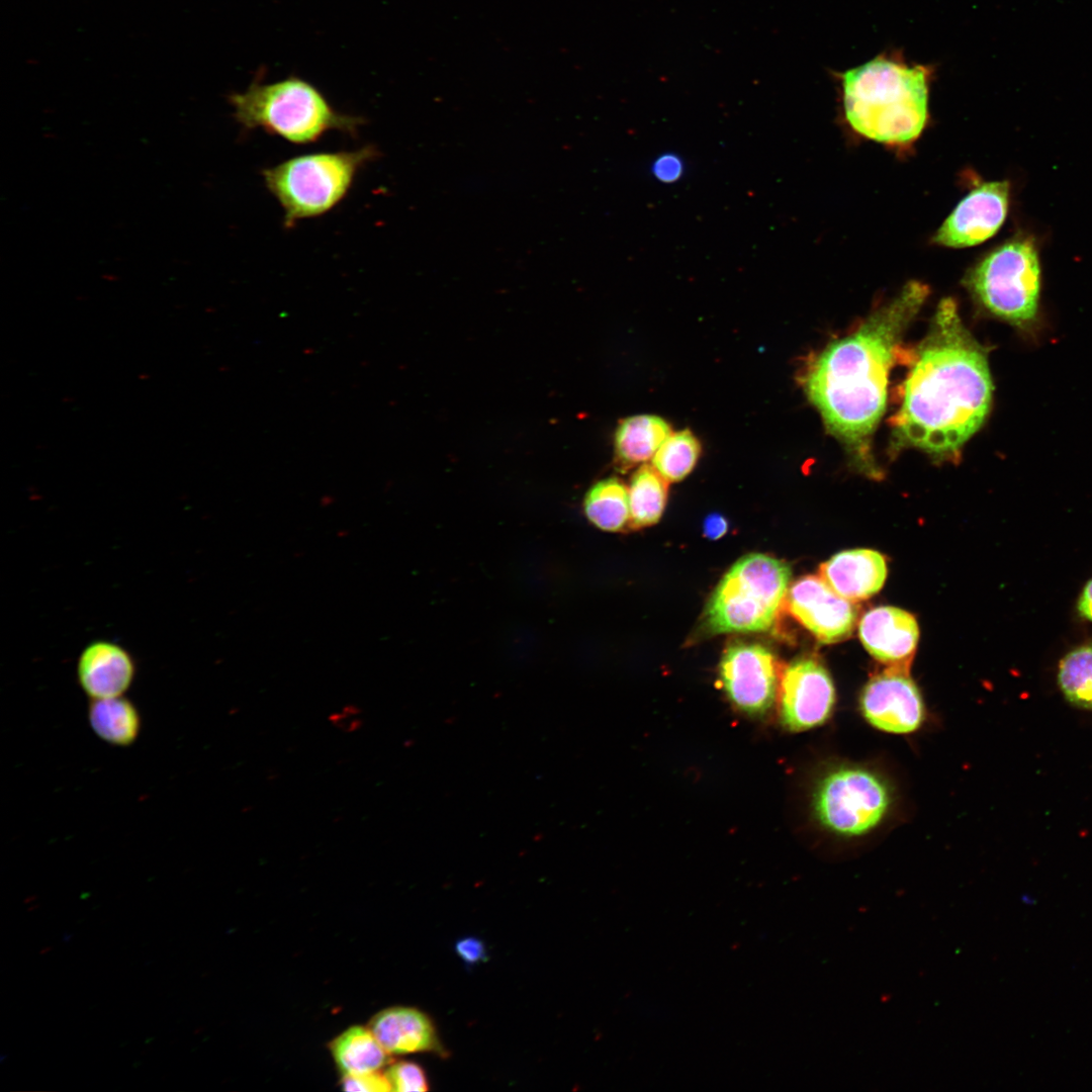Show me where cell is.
Listing matches in <instances>:
<instances>
[{
    "label": "cell",
    "mask_w": 1092,
    "mask_h": 1092,
    "mask_svg": "<svg viewBox=\"0 0 1092 1092\" xmlns=\"http://www.w3.org/2000/svg\"><path fill=\"white\" fill-rule=\"evenodd\" d=\"M368 1027L389 1055L444 1054L433 1022L416 1008L395 1006L384 1009L372 1017Z\"/></svg>",
    "instance_id": "e0dca14e"
},
{
    "label": "cell",
    "mask_w": 1092,
    "mask_h": 1092,
    "mask_svg": "<svg viewBox=\"0 0 1092 1092\" xmlns=\"http://www.w3.org/2000/svg\"><path fill=\"white\" fill-rule=\"evenodd\" d=\"M820 577L839 596L850 601L866 600L883 586L887 576L884 557L871 549L839 552L821 564Z\"/></svg>",
    "instance_id": "2e32d148"
},
{
    "label": "cell",
    "mask_w": 1092,
    "mask_h": 1092,
    "mask_svg": "<svg viewBox=\"0 0 1092 1092\" xmlns=\"http://www.w3.org/2000/svg\"><path fill=\"white\" fill-rule=\"evenodd\" d=\"M928 294L927 285L908 282L855 332L830 343L802 377L827 431L871 476L879 474L872 438L885 412L895 350Z\"/></svg>",
    "instance_id": "6da1fadb"
},
{
    "label": "cell",
    "mask_w": 1092,
    "mask_h": 1092,
    "mask_svg": "<svg viewBox=\"0 0 1092 1092\" xmlns=\"http://www.w3.org/2000/svg\"><path fill=\"white\" fill-rule=\"evenodd\" d=\"M964 284L990 314L1017 327L1027 326L1037 313L1040 293L1034 242L1016 237L997 247L969 270Z\"/></svg>",
    "instance_id": "52a82bcc"
},
{
    "label": "cell",
    "mask_w": 1092,
    "mask_h": 1092,
    "mask_svg": "<svg viewBox=\"0 0 1092 1092\" xmlns=\"http://www.w3.org/2000/svg\"><path fill=\"white\" fill-rule=\"evenodd\" d=\"M785 603L790 614L822 643L847 638L856 623L853 603L836 594L820 576L796 580Z\"/></svg>",
    "instance_id": "7c38bea8"
},
{
    "label": "cell",
    "mask_w": 1092,
    "mask_h": 1092,
    "mask_svg": "<svg viewBox=\"0 0 1092 1092\" xmlns=\"http://www.w3.org/2000/svg\"><path fill=\"white\" fill-rule=\"evenodd\" d=\"M887 783L871 769L844 765L829 770L818 783L813 808L828 830L856 836L874 829L891 805Z\"/></svg>",
    "instance_id": "ba28073f"
},
{
    "label": "cell",
    "mask_w": 1092,
    "mask_h": 1092,
    "mask_svg": "<svg viewBox=\"0 0 1092 1092\" xmlns=\"http://www.w3.org/2000/svg\"><path fill=\"white\" fill-rule=\"evenodd\" d=\"M1057 679L1070 705L1092 711V642L1073 648L1061 659Z\"/></svg>",
    "instance_id": "603a6c76"
},
{
    "label": "cell",
    "mask_w": 1092,
    "mask_h": 1092,
    "mask_svg": "<svg viewBox=\"0 0 1092 1092\" xmlns=\"http://www.w3.org/2000/svg\"><path fill=\"white\" fill-rule=\"evenodd\" d=\"M859 637L879 661L908 669L919 637L915 618L894 607H878L864 614Z\"/></svg>",
    "instance_id": "5bb4252c"
},
{
    "label": "cell",
    "mask_w": 1092,
    "mask_h": 1092,
    "mask_svg": "<svg viewBox=\"0 0 1092 1092\" xmlns=\"http://www.w3.org/2000/svg\"><path fill=\"white\" fill-rule=\"evenodd\" d=\"M455 951L466 964L474 965L486 960L484 942L477 937H464L455 943Z\"/></svg>",
    "instance_id": "4316f807"
},
{
    "label": "cell",
    "mask_w": 1092,
    "mask_h": 1092,
    "mask_svg": "<svg viewBox=\"0 0 1092 1092\" xmlns=\"http://www.w3.org/2000/svg\"><path fill=\"white\" fill-rule=\"evenodd\" d=\"M87 714L94 734L109 745L129 746L141 733V714L124 696L90 700Z\"/></svg>",
    "instance_id": "d6986e66"
},
{
    "label": "cell",
    "mask_w": 1092,
    "mask_h": 1092,
    "mask_svg": "<svg viewBox=\"0 0 1092 1092\" xmlns=\"http://www.w3.org/2000/svg\"><path fill=\"white\" fill-rule=\"evenodd\" d=\"M76 670L80 688L93 700L123 696L132 685L136 666L122 646L95 640L81 651Z\"/></svg>",
    "instance_id": "9a60e30c"
},
{
    "label": "cell",
    "mask_w": 1092,
    "mask_h": 1092,
    "mask_svg": "<svg viewBox=\"0 0 1092 1092\" xmlns=\"http://www.w3.org/2000/svg\"><path fill=\"white\" fill-rule=\"evenodd\" d=\"M670 433L669 424L658 416L638 415L623 420L615 433L617 464L626 470L649 460Z\"/></svg>",
    "instance_id": "ac0fdd59"
},
{
    "label": "cell",
    "mask_w": 1092,
    "mask_h": 1092,
    "mask_svg": "<svg viewBox=\"0 0 1092 1092\" xmlns=\"http://www.w3.org/2000/svg\"><path fill=\"white\" fill-rule=\"evenodd\" d=\"M392 1091L413 1092L427 1091L429 1083L424 1069L413 1062L400 1061L393 1063L385 1072Z\"/></svg>",
    "instance_id": "d4e9b609"
},
{
    "label": "cell",
    "mask_w": 1092,
    "mask_h": 1092,
    "mask_svg": "<svg viewBox=\"0 0 1092 1092\" xmlns=\"http://www.w3.org/2000/svg\"><path fill=\"white\" fill-rule=\"evenodd\" d=\"M791 569L782 560L752 553L722 577L706 610L712 632H760L775 624L785 605Z\"/></svg>",
    "instance_id": "8992f818"
},
{
    "label": "cell",
    "mask_w": 1092,
    "mask_h": 1092,
    "mask_svg": "<svg viewBox=\"0 0 1092 1092\" xmlns=\"http://www.w3.org/2000/svg\"><path fill=\"white\" fill-rule=\"evenodd\" d=\"M1009 204L1007 181L975 187L946 217L932 238L936 245L967 248L994 236L1005 220Z\"/></svg>",
    "instance_id": "8fae6325"
},
{
    "label": "cell",
    "mask_w": 1092,
    "mask_h": 1092,
    "mask_svg": "<svg viewBox=\"0 0 1092 1092\" xmlns=\"http://www.w3.org/2000/svg\"><path fill=\"white\" fill-rule=\"evenodd\" d=\"M330 1050L343 1075L380 1071L389 1062V1054L369 1027L347 1028L331 1041Z\"/></svg>",
    "instance_id": "ffe728a7"
},
{
    "label": "cell",
    "mask_w": 1092,
    "mask_h": 1092,
    "mask_svg": "<svg viewBox=\"0 0 1092 1092\" xmlns=\"http://www.w3.org/2000/svg\"><path fill=\"white\" fill-rule=\"evenodd\" d=\"M835 703L832 679L821 662L800 657L781 680V718L786 728L803 731L823 724Z\"/></svg>",
    "instance_id": "30bf717a"
},
{
    "label": "cell",
    "mask_w": 1092,
    "mask_h": 1092,
    "mask_svg": "<svg viewBox=\"0 0 1092 1092\" xmlns=\"http://www.w3.org/2000/svg\"><path fill=\"white\" fill-rule=\"evenodd\" d=\"M728 530V522L720 514H711L705 518L703 524V531L705 537L710 540H717L726 534Z\"/></svg>",
    "instance_id": "f1b7e54d"
},
{
    "label": "cell",
    "mask_w": 1092,
    "mask_h": 1092,
    "mask_svg": "<svg viewBox=\"0 0 1092 1092\" xmlns=\"http://www.w3.org/2000/svg\"><path fill=\"white\" fill-rule=\"evenodd\" d=\"M229 102L244 130L262 129L294 145L315 143L332 130L355 136L365 122L338 111L318 88L296 76L267 83L257 78Z\"/></svg>",
    "instance_id": "277c9868"
},
{
    "label": "cell",
    "mask_w": 1092,
    "mask_h": 1092,
    "mask_svg": "<svg viewBox=\"0 0 1092 1092\" xmlns=\"http://www.w3.org/2000/svg\"><path fill=\"white\" fill-rule=\"evenodd\" d=\"M1077 611L1083 619L1092 622V578L1086 582L1079 596Z\"/></svg>",
    "instance_id": "f546056e"
},
{
    "label": "cell",
    "mask_w": 1092,
    "mask_h": 1092,
    "mask_svg": "<svg viewBox=\"0 0 1092 1092\" xmlns=\"http://www.w3.org/2000/svg\"><path fill=\"white\" fill-rule=\"evenodd\" d=\"M583 509L586 518L598 528L620 531L630 520L629 490L618 478L600 480L587 491Z\"/></svg>",
    "instance_id": "44dd1931"
},
{
    "label": "cell",
    "mask_w": 1092,
    "mask_h": 1092,
    "mask_svg": "<svg viewBox=\"0 0 1092 1092\" xmlns=\"http://www.w3.org/2000/svg\"><path fill=\"white\" fill-rule=\"evenodd\" d=\"M667 483L654 466L647 464L633 474L629 488L631 526L640 528L658 522L667 499Z\"/></svg>",
    "instance_id": "7402d4cb"
},
{
    "label": "cell",
    "mask_w": 1092,
    "mask_h": 1092,
    "mask_svg": "<svg viewBox=\"0 0 1092 1092\" xmlns=\"http://www.w3.org/2000/svg\"><path fill=\"white\" fill-rule=\"evenodd\" d=\"M933 69L898 53H882L838 74L848 124L860 135L891 146L914 142L928 121Z\"/></svg>",
    "instance_id": "3957f363"
},
{
    "label": "cell",
    "mask_w": 1092,
    "mask_h": 1092,
    "mask_svg": "<svg viewBox=\"0 0 1092 1092\" xmlns=\"http://www.w3.org/2000/svg\"><path fill=\"white\" fill-rule=\"evenodd\" d=\"M860 708L874 727L895 734L915 731L924 714L920 693L908 669L895 666L869 680L860 696Z\"/></svg>",
    "instance_id": "4fadbf2b"
},
{
    "label": "cell",
    "mask_w": 1092,
    "mask_h": 1092,
    "mask_svg": "<svg viewBox=\"0 0 1092 1092\" xmlns=\"http://www.w3.org/2000/svg\"><path fill=\"white\" fill-rule=\"evenodd\" d=\"M720 680L738 710L749 715L763 714L772 706L778 689L775 655L757 643H735L723 654Z\"/></svg>",
    "instance_id": "9c48e42d"
},
{
    "label": "cell",
    "mask_w": 1092,
    "mask_h": 1092,
    "mask_svg": "<svg viewBox=\"0 0 1092 1092\" xmlns=\"http://www.w3.org/2000/svg\"><path fill=\"white\" fill-rule=\"evenodd\" d=\"M992 394L985 349L963 324L956 302L942 299L893 421L898 445L954 460L984 424Z\"/></svg>",
    "instance_id": "7a4b0ae2"
},
{
    "label": "cell",
    "mask_w": 1092,
    "mask_h": 1092,
    "mask_svg": "<svg viewBox=\"0 0 1092 1092\" xmlns=\"http://www.w3.org/2000/svg\"><path fill=\"white\" fill-rule=\"evenodd\" d=\"M340 1083L342 1088L346 1091H392L388 1078L386 1077L385 1073H380V1071L355 1075H343Z\"/></svg>",
    "instance_id": "484cf974"
},
{
    "label": "cell",
    "mask_w": 1092,
    "mask_h": 1092,
    "mask_svg": "<svg viewBox=\"0 0 1092 1092\" xmlns=\"http://www.w3.org/2000/svg\"><path fill=\"white\" fill-rule=\"evenodd\" d=\"M701 443L690 431L670 434L653 456L654 468L668 481L684 479L701 455Z\"/></svg>",
    "instance_id": "cb8c5ba5"
},
{
    "label": "cell",
    "mask_w": 1092,
    "mask_h": 1092,
    "mask_svg": "<svg viewBox=\"0 0 1092 1092\" xmlns=\"http://www.w3.org/2000/svg\"><path fill=\"white\" fill-rule=\"evenodd\" d=\"M654 176L663 182H673L682 173V165L674 155H663L653 165Z\"/></svg>",
    "instance_id": "83f0119b"
},
{
    "label": "cell",
    "mask_w": 1092,
    "mask_h": 1092,
    "mask_svg": "<svg viewBox=\"0 0 1092 1092\" xmlns=\"http://www.w3.org/2000/svg\"><path fill=\"white\" fill-rule=\"evenodd\" d=\"M380 155L372 145L353 151L300 155L262 171L267 190L283 210V224L322 216L348 195L359 171Z\"/></svg>",
    "instance_id": "5b68a950"
}]
</instances>
